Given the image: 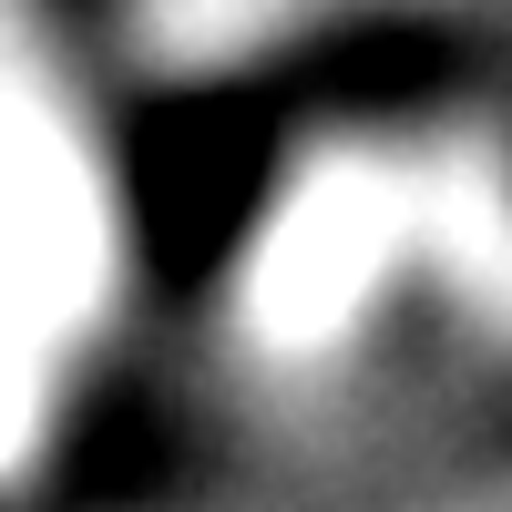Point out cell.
I'll use <instances>...</instances> for the list:
<instances>
[{
	"label": "cell",
	"instance_id": "6da1fadb",
	"mask_svg": "<svg viewBox=\"0 0 512 512\" xmlns=\"http://www.w3.org/2000/svg\"><path fill=\"white\" fill-rule=\"evenodd\" d=\"M134 164H144V246H154V267L175 287H195L246 236L256 195L277 175V103H256V93H185V103H164L144 123Z\"/></svg>",
	"mask_w": 512,
	"mask_h": 512
}]
</instances>
